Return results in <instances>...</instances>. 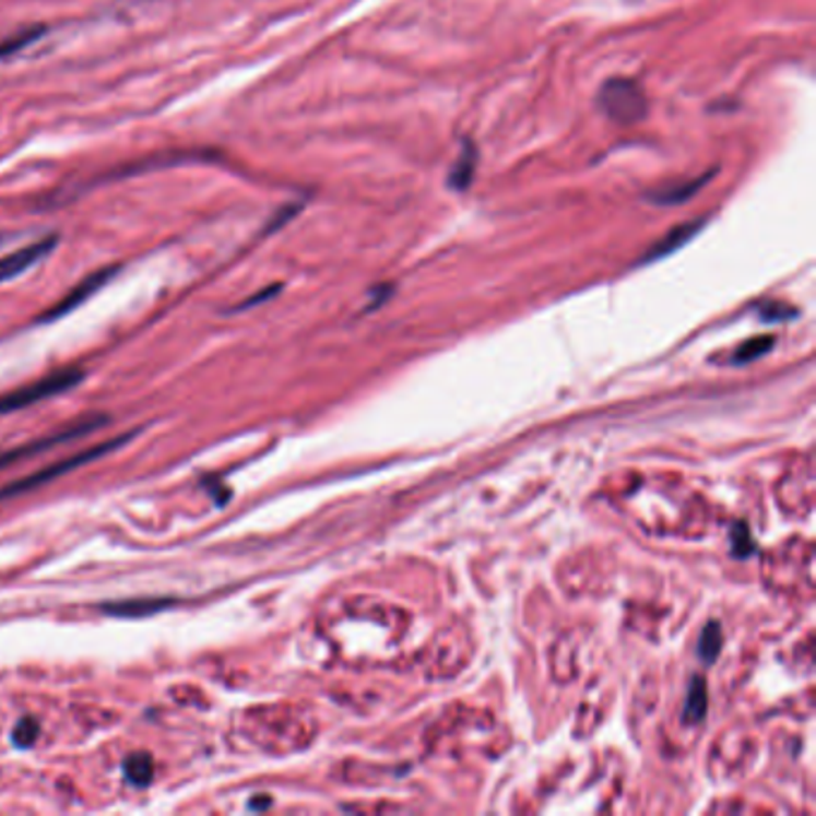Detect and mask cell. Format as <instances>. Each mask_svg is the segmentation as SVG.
I'll return each mask as SVG.
<instances>
[{
  "label": "cell",
  "instance_id": "1",
  "mask_svg": "<svg viewBox=\"0 0 816 816\" xmlns=\"http://www.w3.org/2000/svg\"><path fill=\"white\" fill-rule=\"evenodd\" d=\"M599 110L613 122L620 125H635L647 118V96L635 80L627 78H611L596 94Z\"/></svg>",
  "mask_w": 816,
  "mask_h": 816
},
{
  "label": "cell",
  "instance_id": "2",
  "mask_svg": "<svg viewBox=\"0 0 816 816\" xmlns=\"http://www.w3.org/2000/svg\"><path fill=\"white\" fill-rule=\"evenodd\" d=\"M82 379H84L82 369H74V367L60 369L51 376H46V379H42V381H34L29 386L17 388V391H10L5 395H0V414L29 407L34 403H39V400H48L54 395L66 393V391H70V388L82 383Z\"/></svg>",
  "mask_w": 816,
  "mask_h": 816
},
{
  "label": "cell",
  "instance_id": "3",
  "mask_svg": "<svg viewBox=\"0 0 816 816\" xmlns=\"http://www.w3.org/2000/svg\"><path fill=\"white\" fill-rule=\"evenodd\" d=\"M130 438H132V434H128L125 438H113V441H108V444H102V446H96V448L84 450V453L74 456V458H68V460H62V462H56V464H51V468H46L44 472H36V474H32V476H27V480H22V482H17V484H12L5 494H0V498H3V496L24 494V492H32V488L42 486V484H48V482L56 480V476H60V474H68V472H72V470L84 468V464H90L92 460L106 456L108 450H116V448L125 446V444L130 441Z\"/></svg>",
  "mask_w": 816,
  "mask_h": 816
},
{
  "label": "cell",
  "instance_id": "4",
  "mask_svg": "<svg viewBox=\"0 0 816 816\" xmlns=\"http://www.w3.org/2000/svg\"><path fill=\"white\" fill-rule=\"evenodd\" d=\"M120 273V267H106V269H98L94 273L86 275L84 281H80L78 285L72 287V291L60 299V303H56L51 309H48L44 317H39L42 323H54L62 317H68V314H72L74 309H80L86 299H92L102 287H106L116 275Z\"/></svg>",
  "mask_w": 816,
  "mask_h": 816
},
{
  "label": "cell",
  "instance_id": "5",
  "mask_svg": "<svg viewBox=\"0 0 816 816\" xmlns=\"http://www.w3.org/2000/svg\"><path fill=\"white\" fill-rule=\"evenodd\" d=\"M56 245H58V235H48V237H44V240H36L27 247L15 249V252L5 255L3 259H0V283L20 279V275H24L29 269H34L42 259L51 255Z\"/></svg>",
  "mask_w": 816,
  "mask_h": 816
},
{
  "label": "cell",
  "instance_id": "6",
  "mask_svg": "<svg viewBox=\"0 0 816 816\" xmlns=\"http://www.w3.org/2000/svg\"><path fill=\"white\" fill-rule=\"evenodd\" d=\"M175 606L173 599L166 596H140V599H125L104 604L102 611L113 618H149V615L163 613Z\"/></svg>",
  "mask_w": 816,
  "mask_h": 816
},
{
  "label": "cell",
  "instance_id": "7",
  "mask_svg": "<svg viewBox=\"0 0 816 816\" xmlns=\"http://www.w3.org/2000/svg\"><path fill=\"white\" fill-rule=\"evenodd\" d=\"M701 225H705V221H689V223H683V225H675V228L669 235H665L663 240H659L654 247H651V252L647 255L644 261H654V259L673 255L675 249H681L683 245L693 240V237L701 230Z\"/></svg>",
  "mask_w": 816,
  "mask_h": 816
},
{
  "label": "cell",
  "instance_id": "8",
  "mask_svg": "<svg viewBox=\"0 0 816 816\" xmlns=\"http://www.w3.org/2000/svg\"><path fill=\"white\" fill-rule=\"evenodd\" d=\"M474 173H476V146L472 142H464L458 161L453 163V168H450L448 173V185L453 187L456 192H464L474 182Z\"/></svg>",
  "mask_w": 816,
  "mask_h": 816
},
{
  "label": "cell",
  "instance_id": "9",
  "mask_svg": "<svg viewBox=\"0 0 816 816\" xmlns=\"http://www.w3.org/2000/svg\"><path fill=\"white\" fill-rule=\"evenodd\" d=\"M709 180H711V173L705 175L701 180H689V182H677L673 187H661V190L651 192L649 199L657 204H681V202H687V199H693L699 192V187H705Z\"/></svg>",
  "mask_w": 816,
  "mask_h": 816
},
{
  "label": "cell",
  "instance_id": "10",
  "mask_svg": "<svg viewBox=\"0 0 816 816\" xmlns=\"http://www.w3.org/2000/svg\"><path fill=\"white\" fill-rule=\"evenodd\" d=\"M707 701H709V697H707L705 677L695 675L693 683H689V689H687V701H685V711H683L685 721L687 723H699L701 719H705Z\"/></svg>",
  "mask_w": 816,
  "mask_h": 816
},
{
  "label": "cell",
  "instance_id": "11",
  "mask_svg": "<svg viewBox=\"0 0 816 816\" xmlns=\"http://www.w3.org/2000/svg\"><path fill=\"white\" fill-rule=\"evenodd\" d=\"M122 773L132 785L146 788L154 778V761H152V757L146 755V752H140V755H130L122 764Z\"/></svg>",
  "mask_w": 816,
  "mask_h": 816
},
{
  "label": "cell",
  "instance_id": "12",
  "mask_svg": "<svg viewBox=\"0 0 816 816\" xmlns=\"http://www.w3.org/2000/svg\"><path fill=\"white\" fill-rule=\"evenodd\" d=\"M721 644H723V630H721V625L716 623V620H711V623L705 627V632H701V637H699V657H701V661H705V663H713L716 659H719V654H721Z\"/></svg>",
  "mask_w": 816,
  "mask_h": 816
},
{
  "label": "cell",
  "instance_id": "13",
  "mask_svg": "<svg viewBox=\"0 0 816 816\" xmlns=\"http://www.w3.org/2000/svg\"><path fill=\"white\" fill-rule=\"evenodd\" d=\"M44 34H46V27H29V29H22L15 36H10V39H5V42H0V60L8 58V56H15L17 51L27 48L29 44H34Z\"/></svg>",
  "mask_w": 816,
  "mask_h": 816
},
{
  "label": "cell",
  "instance_id": "14",
  "mask_svg": "<svg viewBox=\"0 0 816 816\" xmlns=\"http://www.w3.org/2000/svg\"><path fill=\"white\" fill-rule=\"evenodd\" d=\"M773 347V338L771 335H759V338H752V341H747L745 345H740V350L735 353L733 362L735 364H747V362H755L759 359L761 355L769 353V350Z\"/></svg>",
  "mask_w": 816,
  "mask_h": 816
},
{
  "label": "cell",
  "instance_id": "15",
  "mask_svg": "<svg viewBox=\"0 0 816 816\" xmlns=\"http://www.w3.org/2000/svg\"><path fill=\"white\" fill-rule=\"evenodd\" d=\"M39 731L42 728L34 719H22L12 728V743H15V747H32L36 743V737H39Z\"/></svg>",
  "mask_w": 816,
  "mask_h": 816
},
{
  "label": "cell",
  "instance_id": "16",
  "mask_svg": "<svg viewBox=\"0 0 816 816\" xmlns=\"http://www.w3.org/2000/svg\"><path fill=\"white\" fill-rule=\"evenodd\" d=\"M752 551H755V544H752V536L747 532V527L745 524H735V530H733V554L740 556V558H745V556L752 554Z\"/></svg>",
  "mask_w": 816,
  "mask_h": 816
},
{
  "label": "cell",
  "instance_id": "17",
  "mask_svg": "<svg viewBox=\"0 0 816 816\" xmlns=\"http://www.w3.org/2000/svg\"><path fill=\"white\" fill-rule=\"evenodd\" d=\"M281 291V287H269V291H263L261 295H255V297H249L247 299V303H243L240 307H237V311H243V309H249V307H255V305H259V303H263V299H267V297H273L275 293H279Z\"/></svg>",
  "mask_w": 816,
  "mask_h": 816
},
{
  "label": "cell",
  "instance_id": "18",
  "mask_svg": "<svg viewBox=\"0 0 816 816\" xmlns=\"http://www.w3.org/2000/svg\"><path fill=\"white\" fill-rule=\"evenodd\" d=\"M8 240V235H3V233H0V245H3Z\"/></svg>",
  "mask_w": 816,
  "mask_h": 816
}]
</instances>
